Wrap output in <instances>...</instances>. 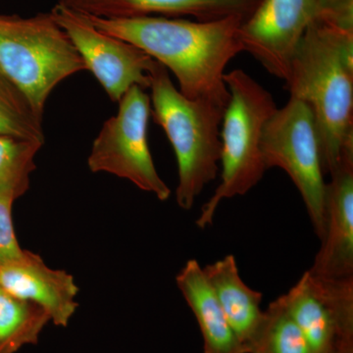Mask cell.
<instances>
[{
  "label": "cell",
  "instance_id": "6da1fadb",
  "mask_svg": "<svg viewBox=\"0 0 353 353\" xmlns=\"http://www.w3.org/2000/svg\"><path fill=\"white\" fill-rule=\"evenodd\" d=\"M83 16L99 31L137 46L170 70L179 90L188 99L227 106L230 94L225 69L243 51L240 29L245 18L194 22L160 16L129 19Z\"/></svg>",
  "mask_w": 353,
  "mask_h": 353
},
{
  "label": "cell",
  "instance_id": "7a4b0ae2",
  "mask_svg": "<svg viewBox=\"0 0 353 353\" xmlns=\"http://www.w3.org/2000/svg\"><path fill=\"white\" fill-rule=\"evenodd\" d=\"M285 83L290 97L312 110L323 167L330 176L353 153V30L313 21L297 46Z\"/></svg>",
  "mask_w": 353,
  "mask_h": 353
},
{
  "label": "cell",
  "instance_id": "3957f363",
  "mask_svg": "<svg viewBox=\"0 0 353 353\" xmlns=\"http://www.w3.org/2000/svg\"><path fill=\"white\" fill-rule=\"evenodd\" d=\"M150 88L153 118L164 130L176 155V203L190 210L220 170V126L227 106L188 99L174 85L168 70L157 61L150 71Z\"/></svg>",
  "mask_w": 353,
  "mask_h": 353
},
{
  "label": "cell",
  "instance_id": "277c9868",
  "mask_svg": "<svg viewBox=\"0 0 353 353\" xmlns=\"http://www.w3.org/2000/svg\"><path fill=\"white\" fill-rule=\"evenodd\" d=\"M224 82L230 99L221 124V182L197 218L199 229L212 224L221 202L245 196L263 178L262 134L278 109L273 95L243 70L225 73Z\"/></svg>",
  "mask_w": 353,
  "mask_h": 353
},
{
  "label": "cell",
  "instance_id": "5b68a950",
  "mask_svg": "<svg viewBox=\"0 0 353 353\" xmlns=\"http://www.w3.org/2000/svg\"><path fill=\"white\" fill-rule=\"evenodd\" d=\"M0 68L43 118L53 88L87 66L67 32L43 13L0 15Z\"/></svg>",
  "mask_w": 353,
  "mask_h": 353
},
{
  "label": "cell",
  "instance_id": "8992f818",
  "mask_svg": "<svg viewBox=\"0 0 353 353\" xmlns=\"http://www.w3.org/2000/svg\"><path fill=\"white\" fill-rule=\"evenodd\" d=\"M265 167L280 168L296 185L316 236L326 226L327 183L314 115L307 103L290 97L265 125L261 139Z\"/></svg>",
  "mask_w": 353,
  "mask_h": 353
},
{
  "label": "cell",
  "instance_id": "52a82bcc",
  "mask_svg": "<svg viewBox=\"0 0 353 353\" xmlns=\"http://www.w3.org/2000/svg\"><path fill=\"white\" fill-rule=\"evenodd\" d=\"M145 90L132 85L119 101V110L109 118L94 139L88 168L126 179L134 185L165 201L171 190L159 176L148 143L152 108Z\"/></svg>",
  "mask_w": 353,
  "mask_h": 353
},
{
  "label": "cell",
  "instance_id": "ba28073f",
  "mask_svg": "<svg viewBox=\"0 0 353 353\" xmlns=\"http://www.w3.org/2000/svg\"><path fill=\"white\" fill-rule=\"evenodd\" d=\"M281 296L311 353L353 348V278L321 277L307 270Z\"/></svg>",
  "mask_w": 353,
  "mask_h": 353
},
{
  "label": "cell",
  "instance_id": "9c48e42d",
  "mask_svg": "<svg viewBox=\"0 0 353 353\" xmlns=\"http://www.w3.org/2000/svg\"><path fill=\"white\" fill-rule=\"evenodd\" d=\"M113 102L132 85L148 88L155 60L137 46L104 34L82 14L58 3L50 12Z\"/></svg>",
  "mask_w": 353,
  "mask_h": 353
},
{
  "label": "cell",
  "instance_id": "30bf717a",
  "mask_svg": "<svg viewBox=\"0 0 353 353\" xmlns=\"http://www.w3.org/2000/svg\"><path fill=\"white\" fill-rule=\"evenodd\" d=\"M317 16L318 0H261L241 25L243 50L285 82L297 46Z\"/></svg>",
  "mask_w": 353,
  "mask_h": 353
},
{
  "label": "cell",
  "instance_id": "8fae6325",
  "mask_svg": "<svg viewBox=\"0 0 353 353\" xmlns=\"http://www.w3.org/2000/svg\"><path fill=\"white\" fill-rule=\"evenodd\" d=\"M0 287L12 296L41 306L55 326L67 327L75 314L79 289L71 274L46 266L36 253L0 265Z\"/></svg>",
  "mask_w": 353,
  "mask_h": 353
},
{
  "label": "cell",
  "instance_id": "7c38bea8",
  "mask_svg": "<svg viewBox=\"0 0 353 353\" xmlns=\"http://www.w3.org/2000/svg\"><path fill=\"white\" fill-rule=\"evenodd\" d=\"M330 176L325 233L309 271L321 277L353 278V153Z\"/></svg>",
  "mask_w": 353,
  "mask_h": 353
},
{
  "label": "cell",
  "instance_id": "4fadbf2b",
  "mask_svg": "<svg viewBox=\"0 0 353 353\" xmlns=\"http://www.w3.org/2000/svg\"><path fill=\"white\" fill-rule=\"evenodd\" d=\"M261 0H60L75 12L103 19L192 16L208 22L239 16L248 19Z\"/></svg>",
  "mask_w": 353,
  "mask_h": 353
},
{
  "label": "cell",
  "instance_id": "5bb4252c",
  "mask_svg": "<svg viewBox=\"0 0 353 353\" xmlns=\"http://www.w3.org/2000/svg\"><path fill=\"white\" fill-rule=\"evenodd\" d=\"M176 284L196 317L204 353H248L218 303L196 259H190L176 276Z\"/></svg>",
  "mask_w": 353,
  "mask_h": 353
},
{
  "label": "cell",
  "instance_id": "9a60e30c",
  "mask_svg": "<svg viewBox=\"0 0 353 353\" xmlns=\"http://www.w3.org/2000/svg\"><path fill=\"white\" fill-rule=\"evenodd\" d=\"M202 269L228 321L248 350V343L263 317V294L245 284L233 254Z\"/></svg>",
  "mask_w": 353,
  "mask_h": 353
},
{
  "label": "cell",
  "instance_id": "2e32d148",
  "mask_svg": "<svg viewBox=\"0 0 353 353\" xmlns=\"http://www.w3.org/2000/svg\"><path fill=\"white\" fill-rule=\"evenodd\" d=\"M48 322L50 315L41 306L0 287V353H17L26 345H37Z\"/></svg>",
  "mask_w": 353,
  "mask_h": 353
},
{
  "label": "cell",
  "instance_id": "e0dca14e",
  "mask_svg": "<svg viewBox=\"0 0 353 353\" xmlns=\"http://www.w3.org/2000/svg\"><path fill=\"white\" fill-rule=\"evenodd\" d=\"M248 353H311L301 329L279 296L263 311V317L250 343Z\"/></svg>",
  "mask_w": 353,
  "mask_h": 353
},
{
  "label": "cell",
  "instance_id": "ac0fdd59",
  "mask_svg": "<svg viewBox=\"0 0 353 353\" xmlns=\"http://www.w3.org/2000/svg\"><path fill=\"white\" fill-rule=\"evenodd\" d=\"M0 134L44 143L43 118L0 68Z\"/></svg>",
  "mask_w": 353,
  "mask_h": 353
},
{
  "label": "cell",
  "instance_id": "d6986e66",
  "mask_svg": "<svg viewBox=\"0 0 353 353\" xmlns=\"http://www.w3.org/2000/svg\"><path fill=\"white\" fill-rule=\"evenodd\" d=\"M43 143L0 134V192L22 196L36 169L34 157Z\"/></svg>",
  "mask_w": 353,
  "mask_h": 353
},
{
  "label": "cell",
  "instance_id": "ffe728a7",
  "mask_svg": "<svg viewBox=\"0 0 353 353\" xmlns=\"http://www.w3.org/2000/svg\"><path fill=\"white\" fill-rule=\"evenodd\" d=\"M16 199L10 192H0V265L19 259L24 252L14 232L12 205Z\"/></svg>",
  "mask_w": 353,
  "mask_h": 353
},
{
  "label": "cell",
  "instance_id": "44dd1931",
  "mask_svg": "<svg viewBox=\"0 0 353 353\" xmlns=\"http://www.w3.org/2000/svg\"><path fill=\"white\" fill-rule=\"evenodd\" d=\"M345 30H353V0H318V16Z\"/></svg>",
  "mask_w": 353,
  "mask_h": 353
},
{
  "label": "cell",
  "instance_id": "7402d4cb",
  "mask_svg": "<svg viewBox=\"0 0 353 353\" xmlns=\"http://www.w3.org/2000/svg\"><path fill=\"white\" fill-rule=\"evenodd\" d=\"M353 352H341L338 353H352Z\"/></svg>",
  "mask_w": 353,
  "mask_h": 353
}]
</instances>
